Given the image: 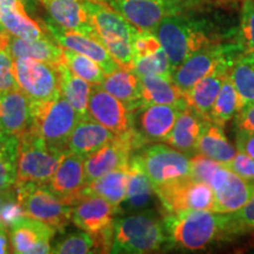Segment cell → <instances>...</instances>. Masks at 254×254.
Returning a JSON list of instances; mask_svg holds the SVG:
<instances>
[{
	"label": "cell",
	"mask_w": 254,
	"mask_h": 254,
	"mask_svg": "<svg viewBox=\"0 0 254 254\" xmlns=\"http://www.w3.org/2000/svg\"><path fill=\"white\" fill-rule=\"evenodd\" d=\"M228 0L200 6L165 17L153 31L173 69L205 47L237 41L238 19L227 11Z\"/></svg>",
	"instance_id": "cell-1"
},
{
	"label": "cell",
	"mask_w": 254,
	"mask_h": 254,
	"mask_svg": "<svg viewBox=\"0 0 254 254\" xmlns=\"http://www.w3.org/2000/svg\"><path fill=\"white\" fill-rule=\"evenodd\" d=\"M168 237V251L201 252L244 237L232 213L209 209L163 214Z\"/></svg>",
	"instance_id": "cell-2"
},
{
	"label": "cell",
	"mask_w": 254,
	"mask_h": 254,
	"mask_svg": "<svg viewBox=\"0 0 254 254\" xmlns=\"http://www.w3.org/2000/svg\"><path fill=\"white\" fill-rule=\"evenodd\" d=\"M168 251L164 218L153 209L132 212L117 218L111 253L145 254Z\"/></svg>",
	"instance_id": "cell-3"
},
{
	"label": "cell",
	"mask_w": 254,
	"mask_h": 254,
	"mask_svg": "<svg viewBox=\"0 0 254 254\" xmlns=\"http://www.w3.org/2000/svg\"><path fill=\"white\" fill-rule=\"evenodd\" d=\"M100 43L120 67L133 69L132 41L138 28L113 9L106 1L84 0Z\"/></svg>",
	"instance_id": "cell-4"
},
{
	"label": "cell",
	"mask_w": 254,
	"mask_h": 254,
	"mask_svg": "<svg viewBox=\"0 0 254 254\" xmlns=\"http://www.w3.org/2000/svg\"><path fill=\"white\" fill-rule=\"evenodd\" d=\"M31 123L27 131L53 147L66 150V144L77 124L81 120L77 111L65 98L46 101H31Z\"/></svg>",
	"instance_id": "cell-5"
},
{
	"label": "cell",
	"mask_w": 254,
	"mask_h": 254,
	"mask_svg": "<svg viewBox=\"0 0 254 254\" xmlns=\"http://www.w3.org/2000/svg\"><path fill=\"white\" fill-rule=\"evenodd\" d=\"M246 51L236 40L225 41L193 53L174 69L172 81L185 94L199 80L220 68L232 67Z\"/></svg>",
	"instance_id": "cell-6"
},
{
	"label": "cell",
	"mask_w": 254,
	"mask_h": 254,
	"mask_svg": "<svg viewBox=\"0 0 254 254\" xmlns=\"http://www.w3.org/2000/svg\"><path fill=\"white\" fill-rule=\"evenodd\" d=\"M66 152L27 131L19 138L15 184H47Z\"/></svg>",
	"instance_id": "cell-7"
},
{
	"label": "cell",
	"mask_w": 254,
	"mask_h": 254,
	"mask_svg": "<svg viewBox=\"0 0 254 254\" xmlns=\"http://www.w3.org/2000/svg\"><path fill=\"white\" fill-rule=\"evenodd\" d=\"M132 158L151 180L153 189L192 176L190 157L166 142L145 145Z\"/></svg>",
	"instance_id": "cell-8"
},
{
	"label": "cell",
	"mask_w": 254,
	"mask_h": 254,
	"mask_svg": "<svg viewBox=\"0 0 254 254\" xmlns=\"http://www.w3.org/2000/svg\"><path fill=\"white\" fill-rule=\"evenodd\" d=\"M217 1L219 0H106L133 26L151 32L165 17Z\"/></svg>",
	"instance_id": "cell-9"
},
{
	"label": "cell",
	"mask_w": 254,
	"mask_h": 254,
	"mask_svg": "<svg viewBox=\"0 0 254 254\" xmlns=\"http://www.w3.org/2000/svg\"><path fill=\"white\" fill-rule=\"evenodd\" d=\"M17 200L28 217L64 233L71 222V206L63 202L47 184H15Z\"/></svg>",
	"instance_id": "cell-10"
},
{
	"label": "cell",
	"mask_w": 254,
	"mask_h": 254,
	"mask_svg": "<svg viewBox=\"0 0 254 254\" xmlns=\"http://www.w3.org/2000/svg\"><path fill=\"white\" fill-rule=\"evenodd\" d=\"M153 190L163 208V214L214 209L213 190L206 183L196 180L192 176Z\"/></svg>",
	"instance_id": "cell-11"
},
{
	"label": "cell",
	"mask_w": 254,
	"mask_h": 254,
	"mask_svg": "<svg viewBox=\"0 0 254 254\" xmlns=\"http://www.w3.org/2000/svg\"><path fill=\"white\" fill-rule=\"evenodd\" d=\"M13 71L18 86L31 101H46L60 95L57 66L31 58H17Z\"/></svg>",
	"instance_id": "cell-12"
},
{
	"label": "cell",
	"mask_w": 254,
	"mask_h": 254,
	"mask_svg": "<svg viewBox=\"0 0 254 254\" xmlns=\"http://www.w3.org/2000/svg\"><path fill=\"white\" fill-rule=\"evenodd\" d=\"M39 21L57 44H59L64 49L74 51L82 56L88 57L100 66L106 75L122 68L99 40L84 36L75 31L67 30L50 18H39Z\"/></svg>",
	"instance_id": "cell-13"
},
{
	"label": "cell",
	"mask_w": 254,
	"mask_h": 254,
	"mask_svg": "<svg viewBox=\"0 0 254 254\" xmlns=\"http://www.w3.org/2000/svg\"><path fill=\"white\" fill-rule=\"evenodd\" d=\"M122 213L119 206L98 195H82L71 206V221L79 230L92 236L113 231L117 215Z\"/></svg>",
	"instance_id": "cell-14"
},
{
	"label": "cell",
	"mask_w": 254,
	"mask_h": 254,
	"mask_svg": "<svg viewBox=\"0 0 254 254\" xmlns=\"http://www.w3.org/2000/svg\"><path fill=\"white\" fill-rule=\"evenodd\" d=\"M183 110L173 105H140L132 112V128L147 144L165 142Z\"/></svg>",
	"instance_id": "cell-15"
},
{
	"label": "cell",
	"mask_w": 254,
	"mask_h": 254,
	"mask_svg": "<svg viewBox=\"0 0 254 254\" xmlns=\"http://www.w3.org/2000/svg\"><path fill=\"white\" fill-rule=\"evenodd\" d=\"M132 112L101 85H92L88 98V116L95 122L117 134H122L132 129Z\"/></svg>",
	"instance_id": "cell-16"
},
{
	"label": "cell",
	"mask_w": 254,
	"mask_h": 254,
	"mask_svg": "<svg viewBox=\"0 0 254 254\" xmlns=\"http://www.w3.org/2000/svg\"><path fill=\"white\" fill-rule=\"evenodd\" d=\"M55 236V228L26 214L9 227L12 252L18 254L51 253V241Z\"/></svg>",
	"instance_id": "cell-17"
},
{
	"label": "cell",
	"mask_w": 254,
	"mask_h": 254,
	"mask_svg": "<svg viewBox=\"0 0 254 254\" xmlns=\"http://www.w3.org/2000/svg\"><path fill=\"white\" fill-rule=\"evenodd\" d=\"M47 186L63 202L72 206L81 198L82 190L86 186L84 158L72 152H66Z\"/></svg>",
	"instance_id": "cell-18"
},
{
	"label": "cell",
	"mask_w": 254,
	"mask_h": 254,
	"mask_svg": "<svg viewBox=\"0 0 254 254\" xmlns=\"http://www.w3.org/2000/svg\"><path fill=\"white\" fill-rule=\"evenodd\" d=\"M0 46L13 59L31 58L57 66L64 62V47L52 38L43 39H21L8 32H0Z\"/></svg>",
	"instance_id": "cell-19"
},
{
	"label": "cell",
	"mask_w": 254,
	"mask_h": 254,
	"mask_svg": "<svg viewBox=\"0 0 254 254\" xmlns=\"http://www.w3.org/2000/svg\"><path fill=\"white\" fill-rule=\"evenodd\" d=\"M39 2L50 19L60 26L99 40L84 0H39Z\"/></svg>",
	"instance_id": "cell-20"
},
{
	"label": "cell",
	"mask_w": 254,
	"mask_h": 254,
	"mask_svg": "<svg viewBox=\"0 0 254 254\" xmlns=\"http://www.w3.org/2000/svg\"><path fill=\"white\" fill-rule=\"evenodd\" d=\"M31 123V103L20 88L0 93V131L19 139Z\"/></svg>",
	"instance_id": "cell-21"
},
{
	"label": "cell",
	"mask_w": 254,
	"mask_h": 254,
	"mask_svg": "<svg viewBox=\"0 0 254 254\" xmlns=\"http://www.w3.org/2000/svg\"><path fill=\"white\" fill-rule=\"evenodd\" d=\"M0 24L6 32L21 39L51 37L39 19L28 13L21 0H0Z\"/></svg>",
	"instance_id": "cell-22"
},
{
	"label": "cell",
	"mask_w": 254,
	"mask_h": 254,
	"mask_svg": "<svg viewBox=\"0 0 254 254\" xmlns=\"http://www.w3.org/2000/svg\"><path fill=\"white\" fill-rule=\"evenodd\" d=\"M117 136V133L95 122L92 118H84L75 125L69 135L66 150L86 158L87 155L100 150Z\"/></svg>",
	"instance_id": "cell-23"
},
{
	"label": "cell",
	"mask_w": 254,
	"mask_h": 254,
	"mask_svg": "<svg viewBox=\"0 0 254 254\" xmlns=\"http://www.w3.org/2000/svg\"><path fill=\"white\" fill-rule=\"evenodd\" d=\"M231 68V67H230ZM230 68H220L199 80L189 92L184 94L189 109L201 119L208 120L222 82L230 73Z\"/></svg>",
	"instance_id": "cell-24"
},
{
	"label": "cell",
	"mask_w": 254,
	"mask_h": 254,
	"mask_svg": "<svg viewBox=\"0 0 254 254\" xmlns=\"http://www.w3.org/2000/svg\"><path fill=\"white\" fill-rule=\"evenodd\" d=\"M157 198L151 180L134 159L131 158L128 164V180L127 194L120 205L123 212H139L151 207L153 199Z\"/></svg>",
	"instance_id": "cell-25"
},
{
	"label": "cell",
	"mask_w": 254,
	"mask_h": 254,
	"mask_svg": "<svg viewBox=\"0 0 254 254\" xmlns=\"http://www.w3.org/2000/svg\"><path fill=\"white\" fill-rule=\"evenodd\" d=\"M196 152L227 165L236 157L238 151L228 140L224 127L211 120H204L196 142Z\"/></svg>",
	"instance_id": "cell-26"
},
{
	"label": "cell",
	"mask_w": 254,
	"mask_h": 254,
	"mask_svg": "<svg viewBox=\"0 0 254 254\" xmlns=\"http://www.w3.org/2000/svg\"><path fill=\"white\" fill-rule=\"evenodd\" d=\"M141 85V105H173L186 109L183 92L172 80L159 74L139 75Z\"/></svg>",
	"instance_id": "cell-27"
},
{
	"label": "cell",
	"mask_w": 254,
	"mask_h": 254,
	"mask_svg": "<svg viewBox=\"0 0 254 254\" xmlns=\"http://www.w3.org/2000/svg\"><path fill=\"white\" fill-rule=\"evenodd\" d=\"M254 193V182L230 172L226 183L214 192V212L234 213L247 204Z\"/></svg>",
	"instance_id": "cell-28"
},
{
	"label": "cell",
	"mask_w": 254,
	"mask_h": 254,
	"mask_svg": "<svg viewBox=\"0 0 254 254\" xmlns=\"http://www.w3.org/2000/svg\"><path fill=\"white\" fill-rule=\"evenodd\" d=\"M202 122L204 119L186 107L179 113L172 131L168 134L165 142L176 150L183 152L187 157H192L196 153V142L201 131Z\"/></svg>",
	"instance_id": "cell-29"
},
{
	"label": "cell",
	"mask_w": 254,
	"mask_h": 254,
	"mask_svg": "<svg viewBox=\"0 0 254 254\" xmlns=\"http://www.w3.org/2000/svg\"><path fill=\"white\" fill-rule=\"evenodd\" d=\"M59 74L60 94L71 104L81 119L91 118L88 116V98L92 90V84L78 77L65 62L57 65Z\"/></svg>",
	"instance_id": "cell-30"
},
{
	"label": "cell",
	"mask_w": 254,
	"mask_h": 254,
	"mask_svg": "<svg viewBox=\"0 0 254 254\" xmlns=\"http://www.w3.org/2000/svg\"><path fill=\"white\" fill-rule=\"evenodd\" d=\"M101 87L133 111L141 105L140 78L133 69L119 68L107 74Z\"/></svg>",
	"instance_id": "cell-31"
},
{
	"label": "cell",
	"mask_w": 254,
	"mask_h": 254,
	"mask_svg": "<svg viewBox=\"0 0 254 254\" xmlns=\"http://www.w3.org/2000/svg\"><path fill=\"white\" fill-rule=\"evenodd\" d=\"M127 180H128V165L105 173L104 176L86 184L82 190V195L101 196L111 204L120 207L127 194Z\"/></svg>",
	"instance_id": "cell-32"
},
{
	"label": "cell",
	"mask_w": 254,
	"mask_h": 254,
	"mask_svg": "<svg viewBox=\"0 0 254 254\" xmlns=\"http://www.w3.org/2000/svg\"><path fill=\"white\" fill-rule=\"evenodd\" d=\"M230 78L239 94L240 111L254 104V52L243 53L230 68ZM239 111V112H240Z\"/></svg>",
	"instance_id": "cell-33"
},
{
	"label": "cell",
	"mask_w": 254,
	"mask_h": 254,
	"mask_svg": "<svg viewBox=\"0 0 254 254\" xmlns=\"http://www.w3.org/2000/svg\"><path fill=\"white\" fill-rule=\"evenodd\" d=\"M190 161L192 177L195 178L196 180L207 184L213 190V192L220 189L230 176L231 170L226 165L213 160L204 154L198 153V152L190 157Z\"/></svg>",
	"instance_id": "cell-34"
},
{
	"label": "cell",
	"mask_w": 254,
	"mask_h": 254,
	"mask_svg": "<svg viewBox=\"0 0 254 254\" xmlns=\"http://www.w3.org/2000/svg\"><path fill=\"white\" fill-rule=\"evenodd\" d=\"M239 111V94H238L236 87H234L230 78V73H228V75L222 82L221 90L219 92L217 99H215L213 107H212L208 120L224 127L232 119H234V117L237 116Z\"/></svg>",
	"instance_id": "cell-35"
},
{
	"label": "cell",
	"mask_w": 254,
	"mask_h": 254,
	"mask_svg": "<svg viewBox=\"0 0 254 254\" xmlns=\"http://www.w3.org/2000/svg\"><path fill=\"white\" fill-rule=\"evenodd\" d=\"M19 139L0 131V190L15 184Z\"/></svg>",
	"instance_id": "cell-36"
},
{
	"label": "cell",
	"mask_w": 254,
	"mask_h": 254,
	"mask_svg": "<svg viewBox=\"0 0 254 254\" xmlns=\"http://www.w3.org/2000/svg\"><path fill=\"white\" fill-rule=\"evenodd\" d=\"M64 62L67 64L68 67L78 77L92 85H101L106 77V74L97 63L86 56L74 52V51L64 49Z\"/></svg>",
	"instance_id": "cell-37"
},
{
	"label": "cell",
	"mask_w": 254,
	"mask_h": 254,
	"mask_svg": "<svg viewBox=\"0 0 254 254\" xmlns=\"http://www.w3.org/2000/svg\"><path fill=\"white\" fill-rule=\"evenodd\" d=\"M133 71L138 75L159 74L172 80L174 69L167 53L164 49H160L151 55L133 60Z\"/></svg>",
	"instance_id": "cell-38"
},
{
	"label": "cell",
	"mask_w": 254,
	"mask_h": 254,
	"mask_svg": "<svg viewBox=\"0 0 254 254\" xmlns=\"http://www.w3.org/2000/svg\"><path fill=\"white\" fill-rule=\"evenodd\" d=\"M51 253L57 254H86L98 253L94 237L87 232L71 233L60 239L52 247Z\"/></svg>",
	"instance_id": "cell-39"
},
{
	"label": "cell",
	"mask_w": 254,
	"mask_h": 254,
	"mask_svg": "<svg viewBox=\"0 0 254 254\" xmlns=\"http://www.w3.org/2000/svg\"><path fill=\"white\" fill-rule=\"evenodd\" d=\"M237 41L246 52H254V0H241Z\"/></svg>",
	"instance_id": "cell-40"
},
{
	"label": "cell",
	"mask_w": 254,
	"mask_h": 254,
	"mask_svg": "<svg viewBox=\"0 0 254 254\" xmlns=\"http://www.w3.org/2000/svg\"><path fill=\"white\" fill-rule=\"evenodd\" d=\"M13 62L11 55L0 46V93L19 88L13 71Z\"/></svg>",
	"instance_id": "cell-41"
},
{
	"label": "cell",
	"mask_w": 254,
	"mask_h": 254,
	"mask_svg": "<svg viewBox=\"0 0 254 254\" xmlns=\"http://www.w3.org/2000/svg\"><path fill=\"white\" fill-rule=\"evenodd\" d=\"M226 166L243 179L254 182V159L244 152H237L236 157Z\"/></svg>",
	"instance_id": "cell-42"
},
{
	"label": "cell",
	"mask_w": 254,
	"mask_h": 254,
	"mask_svg": "<svg viewBox=\"0 0 254 254\" xmlns=\"http://www.w3.org/2000/svg\"><path fill=\"white\" fill-rule=\"evenodd\" d=\"M232 214L237 220L244 236L254 233V193L245 206Z\"/></svg>",
	"instance_id": "cell-43"
},
{
	"label": "cell",
	"mask_w": 254,
	"mask_h": 254,
	"mask_svg": "<svg viewBox=\"0 0 254 254\" xmlns=\"http://www.w3.org/2000/svg\"><path fill=\"white\" fill-rule=\"evenodd\" d=\"M23 215H25V213L23 208H21L20 204L18 202L17 198L13 200H9L8 202H6V204L0 208V220L8 227V230L9 227H11L19 218L23 217Z\"/></svg>",
	"instance_id": "cell-44"
},
{
	"label": "cell",
	"mask_w": 254,
	"mask_h": 254,
	"mask_svg": "<svg viewBox=\"0 0 254 254\" xmlns=\"http://www.w3.org/2000/svg\"><path fill=\"white\" fill-rule=\"evenodd\" d=\"M234 122L236 131L254 132V104L238 112Z\"/></svg>",
	"instance_id": "cell-45"
},
{
	"label": "cell",
	"mask_w": 254,
	"mask_h": 254,
	"mask_svg": "<svg viewBox=\"0 0 254 254\" xmlns=\"http://www.w3.org/2000/svg\"><path fill=\"white\" fill-rule=\"evenodd\" d=\"M236 147L254 159V132L236 131Z\"/></svg>",
	"instance_id": "cell-46"
},
{
	"label": "cell",
	"mask_w": 254,
	"mask_h": 254,
	"mask_svg": "<svg viewBox=\"0 0 254 254\" xmlns=\"http://www.w3.org/2000/svg\"><path fill=\"white\" fill-rule=\"evenodd\" d=\"M9 240H8V227L0 220V254L11 253L9 250Z\"/></svg>",
	"instance_id": "cell-47"
},
{
	"label": "cell",
	"mask_w": 254,
	"mask_h": 254,
	"mask_svg": "<svg viewBox=\"0 0 254 254\" xmlns=\"http://www.w3.org/2000/svg\"><path fill=\"white\" fill-rule=\"evenodd\" d=\"M15 198H17V192H15L14 186L11 187V189L0 190V208H1L6 202H8L9 200H13Z\"/></svg>",
	"instance_id": "cell-48"
},
{
	"label": "cell",
	"mask_w": 254,
	"mask_h": 254,
	"mask_svg": "<svg viewBox=\"0 0 254 254\" xmlns=\"http://www.w3.org/2000/svg\"><path fill=\"white\" fill-rule=\"evenodd\" d=\"M90 1H100V2H104V1H106V0H90Z\"/></svg>",
	"instance_id": "cell-49"
},
{
	"label": "cell",
	"mask_w": 254,
	"mask_h": 254,
	"mask_svg": "<svg viewBox=\"0 0 254 254\" xmlns=\"http://www.w3.org/2000/svg\"><path fill=\"white\" fill-rule=\"evenodd\" d=\"M5 30H4V27L1 26V24H0V32H4Z\"/></svg>",
	"instance_id": "cell-50"
},
{
	"label": "cell",
	"mask_w": 254,
	"mask_h": 254,
	"mask_svg": "<svg viewBox=\"0 0 254 254\" xmlns=\"http://www.w3.org/2000/svg\"><path fill=\"white\" fill-rule=\"evenodd\" d=\"M252 252H254V247H253V251H252Z\"/></svg>",
	"instance_id": "cell-51"
}]
</instances>
